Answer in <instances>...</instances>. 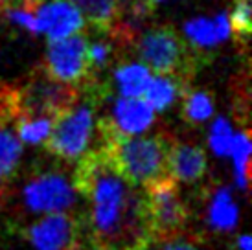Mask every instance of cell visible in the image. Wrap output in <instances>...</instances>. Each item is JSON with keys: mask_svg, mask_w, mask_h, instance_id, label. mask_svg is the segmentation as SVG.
<instances>
[{"mask_svg": "<svg viewBox=\"0 0 252 250\" xmlns=\"http://www.w3.org/2000/svg\"><path fill=\"white\" fill-rule=\"evenodd\" d=\"M83 99H77L66 112L56 118L48 140L44 142L46 149L54 156L64 162H77L83 155L89 153L92 136L96 132V116L99 103L109 96L107 83H91L83 87Z\"/></svg>", "mask_w": 252, "mask_h": 250, "instance_id": "277c9868", "label": "cell"}, {"mask_svg": "<svg viewBox=\"0 0 252 250\" xmlns=\"http://www.w3.org/2000/svg\"><path fill=\"white\" fill-rule=\"evenodd\" d=\"M79 9L83 19L91 24V28L99 35H107L120 21L118 0H68Z\"/></svg>", "mask_w": 252, "mask_h": 250, "instance_id": "4fadbf2b", "label": "cell"}, {"mask_svg": "<svg viewBox=\"0 0 252 250\" xmlns=\"http://www.w3.org/2000/svg\"><path fill=\"white\" fill-rule=\"evenodd\" d=\"M149 2H151V4H155V6H157V4L160 2V0H149Z\"/></svg>", "mask_w": 252, "mask_h": 250, "instance_id": "f546056e", "label": "cell"}, {"mask_svg": "<svg viewBox=\"0 0 252 250\" xmlns=\"http://www.w3.org/2000/svg\"><path fill=\"white\" fill-rule=\"evenodd\" d=\"M155 122V111L140 97H120L107 116L96 120L99 140L111 136H136L147 131Z\"/></svg>", "mask_w": 252, "mask_h": 250, "instance_id": "9c48e42d", "label": "cell"}, {"mask_svg": "<svg viewBox=\"0 0 252 250\" xmlns=\"http://www.w3.org/2000/svg\"><path fill=\"white\" fill-rule=\"evenodd\" d=\"M13 2H15V0H0V13H2L7 6H11Z\"/></svg>", "mask_w": 252, "mask_h": 250, "instance_id": "f1b7e54d", "label": "cell"}, {"mask_svg": "<svg viewBox=\"0 0 252 250\" xmlns=\"http://www.w3.org/2000/svg\"><path fill=\"white\" fill-rule=\"evenodd\" d=\"M184 35H186V41L193 48L206 52V54L210 48L219 44L214 22H212V19H206V17H197V19H191V21L186 22L184 24Z\"/></svg>", "mask_w": 252, "mask_h": 250, "instance_id": "44dd1931", "label": "cell"}, {"mask_svg": "<svg viewBox=\"0 0 252 250\" xmlns=\"http://www.w3.org/2000/svg\"><path fill=\"white\" fill-rule=\"evenodd\" d=\"M173 140L166 132L153 136H111L99 140L101 149L114 169L134 188L168 179V151Z\"/></svg>", "mask_w": 252, "mask_h": 250, "instance_id": "7a4b0ae2", "label": "cell"}, {"mask_svg": "<svg viewBox=\"0 0 252 250\" xmlns=\"http://www.w3.org/2000/svg\"><path fill=\"white\" fill-rule=\"evenodd\" d=\"M212 22H214V28H216V35H217V41L223 42L226 41L228 37H230V22H228V15L224 13H217L214 19H212Z\"/></svg>", "mask_w": 252, "mask_h": 250, "instance_id": "d4e9b609", "label": "cell"}, {"mask_svg": "<svg viewBox=\"0 0 252 250\" xmlns=\"http://www.w3.org/2000/svg\"><path fill=\"white\" fill-rule=\"evenodd\" d=\"M232 140H234V132H232L230 122L224 116L214 120V124L210 127V136H208V144H210L212 151L217 156H226L230 153Z\"/></svg>", "mask_w": 252, "mask_h": 250, "instance_id": "603a6c76", "label": "cell"}, {"mask_svg": "<svg viewBox=\"0 0 252 250\" xmlns=\"http://www.w3.org/2000/svg\"><path fill=\"white\" fill-rule=\"evenodd\" d=\"M76 193L89 202L87 234L92 250H147L153 243L140 188L131 186L101 149L76 162Z\"/></svg>", "mask_w": 252, "mask_h": 250, "instance_id": "6da1fadb", "label": "cell"}, {"mask_svg": "<svg viewBox=\"0 0 252 250\" xmlns=\"http://www.w3.org/2000/svg\"><path fill=\"white\" fill-rule=\"evenodd\" d=\"M76 250H79V249H76Z\"/></svg>", "mask_w": 252, "mask_h": 250, "instance_id": "4dcf8cb0", "label": "cell"}, {"mask_svg": "<svg viewBox=\"0 0 252 250\" xmlns=\"http://www.w3.org/2000/svg\"><path fill=\"white\" fill-rule=\"evenodd\" d=\"M81 226L68 214H50L33 222L28 237L37 250H76Z\"/></svg>", "mask_w": 252, "mask_h": 250, "instance_id": "30bf717a", "label": "cell"}, {"mask_svg": "<svg viewBox=\"0 0 252 250\" xmlns=\"http://www.w3.org/2000/svg\"><path fill=\"white\" fill-rule=\"evenodd\" d=\"M22 156V142L7 127H0V184L11 179Z\"/></svg>", "mask_w": 252, "mask_h": 250, "instance_id": "ac0fdd59", "label": "cell"}, {"mask_svg": "<svg viewBox=\"0 0 252 250\" xmlns=\"http://www.w3.org/2000/svg\"><path fill=\"white\" fill-rule=\"evenodd\" d=\"M22 201L33 214H66L77 204V193L63 173H42L24 186Z\"/></svg>", "mask_w": 252, "mask_h": 250, "instance_id": "ba28073f", "label": "cell"}, {"mask_svg": "<svg viewBox=\"0 0 252 250\" xmlns=\"http://www.w3.org/2000/svg\"><path fill=\"white\" fill-rule=\"evenodd\" d=\"M44 0H15L13 4H17V6H22V7H26L28 11H32V13L35 15V9L39 6H41Z\"/></svg>", "mask_w": 252, "mask_h": 250, "instance_id": "4316f807", "label": "cell"}, {"mask_svg": "<svg viewBox=\"0 0 252 250\" xmlns=\"http://www.w3.org/2000/svg\"><path fill=\"white\" fill-rule=\"evenodd\" d=\"M37 31L46 33L48 41H61L83 31L85 19L68 0H48L35 9Z\"/></svg>", "mask_w": 252, "mask_h": 250, "instance_id": "8fae6325", "label": "cell"}, {"mask_svg": "<svg viewBox=\"0 0 252 250\" xmlns=\"http://www.w3.org/2000/svg\"><path fill=\"white\" fill-rule=\"evenodd\" d=\"M2 13H6V17L13 22L15 26H21V28L28 30L30 33H39V31H37L35 15L32 13V11H28L26 7L11 4V6H7Z\"/></svg>", "mask_w": 252, "mask_h": 250, "instance_id": "cb8c5ba5", "label": "cell"}, {"mask_svg": "<svg viewBox=\"0 0 252 250\" xmlns=\"http://www.w3.org/2000/svg\"><path fill=\"white\" fill-rule=\"evenodd\" d=\"M189 92V83L182 81L179 77L171 76H157L151 77V81L147 85L146 101L153 111L164 112L177 101V97H184Z\"/></svg>", "mask_w": 252, "mask_h": 250, "instance_id": "5bb4252c", "label": "cell"}, {"mask_svg": "<svg viewBox=\"0 0 252 250\" xmlns=\"http://www.w3.org/2000/svg\"><path fill=\"white\" fill-rule=\"evenodd\" d=\"M81 92L72 85L56 81L44 68L32 70L22 85H17L19 116H46L56 120L76 105Z\"/></svg>", "mask_w": 252, "mask_h": 250, "instance_id": "5b68a950", "label": "cell"}, {"mask_svg": "<svg viewBox=\"0 0 252 250\" xmlns=\"http://www.w3.org/2000/svg\"><path fill=\"white\" fill-rule=\"evenodd\" d=\"M144 191L146 214L153 241H169L182 234L188 222V206L181 199V191L173 179L149 184Z\"/></svg>", "mask_w": 252, "mask_h": 250, "instance_id": "8992f818", "label": "cell"}, {"mask_svg": "<svg viewBox=\"0 0 252 250\" xmlns=\"http://www.w3.org/2000/svg\"><path fill=\"white\" fill-rule=\"evenodd\" d=\"M208 169L203 147L171 142L168 151V175L175 182L201 181Z\"/></svg>", "mask_w": 252, "mask_h": 250, "instance_id": "7c38bea8", "label": "cell"}, {"mask_svg": "<svg viewBox=\"0 0 252 250\" xmlns=\"http://www.w3.org/2000/svg\"><path fill=\"white\" fill-rule=\"evenodd\" d=\"M87 35L76 33L61 41H50L44 52V72L52 79L81 91L92 79L87 59Z\"/></svg>", "mask_w": 252, "mask_h": 250, "instance_id": "52a82bcc", "label": "cell"}, {"mask_svg": "<svg viewBox=\"0 0 252 250\" xmlns=\"http://www.w3.org/2000/svg\"><path fill=\"white\" fill-rule=\"evenodd\" d=\"M151 70L142 62H122L112 72L116 91L122 97H140L151 81Z\"/></svg>", "mask_w": 252, "mask_h": 250, "instance_id": "2e32d148", "label": "cell"}, {"mask_svg": "<svg viewBox=\"0 0 252 250\" xmlns=\"http://www.w3.org/2000/svg\"><path fill=\"white\" fill-rule=\"evenodd\" d=\"M54 122L56 120L46 118V116H19L15 120L19 140L24 144H32V146L44 144L52 132Z\"/></svg>", "mask_w": 252, "mask_h": 250, "instance_id": "d6986e66", "label": "cell"}, {"mask_svg": "<svg viewBox=\"0 0 252 250\" xmlns=\"http://www.w3.org/2000/svg\"><path fill=\"white\" fill-rule=\"evenodd\" d=\"M131 48L151 72L179 77L186 83L208 62V54L193 48L171 24L153 26L138 33Z\"/></svg>", "mask_w": 252, "mask_h": 250, "instance_id": "3957f363", "label": "cell"}, {"mask_svg": "<svg viewBox=\"0 0 252 250\" xmlns=\"http://www.w3.org/2000/svg\"><path fill=\"white\" fill-rule=\"evenodd\" d=\"M234 160V175H236V184L241 191L249 189L251 184V132L249 129H241V131L234 136L232 140L230 153Z\"/></svg>", "mask_w": 252, "mask_h": 250, "instance_id": "e0dca14e", "label": "cell"}, {"mask_svg": "<svg viewBox=\"0 0 252 250\" xmlns=\"http://www.w3.org/2000/svg\"><path fill=\"white\" fill-rule=\"evenodd\" d=\"M206 221L214 230H221V232L236 228L239 221V210L228 188L221 186L212 193L208 212H206Z\"/></svg>", "mask_w": 252, "mask_h": 250, "instance_id": "9a60e30c", "label": "cell"}, {"mask_svg": "<svg viewBox=\"0 0 252 250\" xmlns=\"http://www.w3.org/2000/svg\"><path fill=\"white\" fill-rule=\"evenodd\" d=\"M160 250H197L195 245L191 243V241H186V239H169V241H164Z\"/></svg>", "mask_w": 252, "mask_h": 250, "instance_id": "484cf974", "label": "cell"}, {"mask_svg": "<svg viewBox=\"0 0 252 250\" xmlns=\"http://www.w3.org/2000/svg\"><path fill=\"white\" fill-rule=\"evenodd\" d=\"M251 17H252L251 0H234L228 22H230V31H234L236 44H239L241 48H247L249 39H251V31H252Z\"/></svg>", "mask_w": 252, "mask_h": 250, "instance_id": "7402d4cb", "label": "cell"}, {"mask_svg": "<svg viewBox=\"0 0 252 250\" xmlns=\"http://www.w3.org/2000/svg\"><path fill=\"white\" fill-rule=\"evenodd\" d=\"M238 249L239 250H252V239H251V236H247V234L239 236L238 237Z\"/></svg>", "mask_w": 252, "mask_h": 250, "instance_id": "83f0119b", "label": "cell"}, {"mask_svg": "<svg viewBox=\"0 0 252 250\" xmlns=\"http://www.w3.org/2000/svg\"><path fill=\"white\" fill-rule=\"evenodd\" d=\"M214 107H216V97L212 92H188L182 103V118L188 124H201L214 114Z\"/></svg>", "mask_w": 252, "mask_h": 250, "instance_id": "ffe728a7", "label": "cell"}]
</instances>
